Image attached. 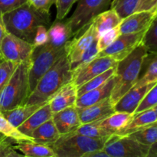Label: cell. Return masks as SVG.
<instances>
[{
	"instance_id": "f546056e",
	"label": "cell",
	"mask_w": 157,
	"mask_h": 157,
	"mask_svg": "<svg viewBox=\"0 0 157 157\" xmlns=\"http://www.w3.org/2000/svg\"><path fill=\"white\" fill-rule=\"evenodd\" d=\"M115 67L109 69V70L106 71L104 73L91 78L88 81H87L85 84H84L83 85L78 87V98L79 96H81V95L90 91V90L101 87L106 81H108L111 77H113L114 75Z\"/></svg>"
},
{
	"instance_id": "7a4b0ae2",
	"label": "cell",
	"mask_w": 157,
	"mask_h": 157,
	"mask_svg": "<svg viewBox=\"0 0 157 157\" xmlns=\"http://www.w3.org/2000/svg\"><path fill=\"white\" fill-rule=\"evenodd\" d=\"M2 18L7 32L32 44L38 26L49 23V14L37 10L29 2L2 14Z\"/></svg>"
},
{
	"instance_id": "7402d4cb",
	"label": "cell",
	"mask_w": 157,
	"mask_h": 157,
	"mask_svg": "<svg viewBox=\"0 0 157 157\" xmlns=\"http://www.w3.org/2000/svg\"><path fill=\"white\" fill-rule=\"evenodd\" d=\"M157 82V52H148L143 61L140 73L133 87Z\"/></svg>"
},
{
	"instance_id": "d6a6232c",
	"label": "cell",
	"mask_w": 157,
	"mask_h": 157,
	"mask_svg": "<svg viewBox=\"0 0 157 157\" xmlns=\"http://www.w3.org/2000/svg\"><path fill=\"white\" fill-rule=\"evenodd\" d=\"M98 37L94 40V41L92 42V44H90V47L84 52V54L81 55L80 59L78 60L76 63H75L74 64L71 65V72L77 70V69L81 68L83 66L87 64V63L90 62L92 60H94V58H96L98 56V55H99L100 53V51L99 49H98Z\"/></svg>"
},
{
	"instance_id": "4316f807",
	"label": "cell",
	"mask_w": 157,
	"mask_h": 157,
	"mask_svg": "<svg viewBox=\"0 0 157 157\" xmlns=\"http://www.w3.org/2000/svg\"><path fill=\"white\" fill-rule=\"evenodd\" d=\"M44 104L29 105V104H25L21 106H18L15 108L12 109V110L2 112L1 113L12 125L18 128L29 117L32 116L37 110L42 107Z\"/></svg>"
},
{
	"instance_id": "6da1fadb",
	"label": "cell",
	"mask_w": 157,
	"mask_h": 157,
	"mask_svg": "<svg viewBox=\"0 0 157 157\" xmlns=\"http://www.w3.org/2000/svg\"><path fill=\"white\" fill-rule=\"evenodd\" d=\"M72 72L66 52L43 75L29 94L25 104H44L63 87L71 81Z\"/></svg>"
},
{
	"instance_id": "c3c4849f",
	"label": "cell",
	"mask_w": 157,
	"mask_h": 157,
	"mask_svg": "<svg viewBox=\"0 0 157 157\" xmlns=\"http://www.w3.org/2000/svg\"><path fill=\"white\" fill-rule=\"evenodd\" d=\"M112 1H113V0H112Z\"/></svg>"
},
{
	"instance_id": "5b68a950",
	"label": "cell",
	"mask_w": 157,
	"mask_h": 157,
	"mask_svg": "<svg viewBox=\"0 0 157 157\" xmlns=\"http://www.w3.org/2000/svg\"><path fill=\"white\" fill-rule=\"evenodd\" d=\"M107 139L92 138L71 132L61 135L59 139L49 147L57 157H84L85 154L104 149Z\"/></svg>"
},
{
	"instance_id": "4dcf8cb0",
	"label": "cell",
	"mask_w": 157,
	"mask_h": 157,
	"mask_svg": "<svg viewBox=\"0 0 157 157\" xmlns=\"http://www.w3.org/2000/svg\"><path fill=\"white\" fill-rule=\"evenodd\" d=\"M129 136L138 142L150 147L157 141V121L138 131L129 134Z\"/></svg>"
},
{
	"instance_id": "9c48e42d",
	"label": "cell",
	"mask_w": 157,
	"mask_h": 157,
	"mask_svg": "<svg viewBox=\"0 0 157 157\" xmlns=\"http://www.w3.org/2000/svg\"><path fill=\"white\" fill-rule=\"evenodd\" d=\"M35 47L30 42L24 41L7 32L1 44V54L3 60L20 64L31 61Z\"/></svg>"
},
{
	"instance_id": "74e56055",
	"label": "cell",
	"mask_w": 157,
	"mask_h": 157,
	"mask_svg": "<svg viewBox=\"0 0 157 157\" xmlns=\"http://www.w3.org/2000/svg\"><path fill=\"white\" fill-rule=\"evenodd\" d=\"M10 139L0 133V157H22L14 148Z\"/></svg>"
},
{
	"instance_id": "d590c367",
	"label": "cell",
	"mask_w": 157,
	"mask_h": 157,
	"mask_svg": "<svg viewBox=\"0 0 157 157\" xmlns=\"http://www.w3.org/2000/svg\"><path fill=\"white\" fill-rule=\"evenodd\" d=\"M18 64V63L6 60L0 61V91L9 81Z\"/></svg>"
},
{
	"instance_id": "7c38bea8",
	"label": "cell",
	"mask_w": 157,
	"mask_h": 157,
	"mask_svg": "<svg viewBox=\"0 0 157 157\" xmlns=\"http://www.w3.org/2000/svg\"><path fill=\"white\" fill-rule=\"evenodd\" d=\"M81 35H78L72 41H68L65 44V52L68 58L70 64L72 65L76 63L84 52L90 47V44L95 38L98 37L94 25L93 23H90L85 30L81 32Z\"/></svg>"
},
{
	"instance_id": "5bb4252c",
	"label": "cell",
	"mask_w": 157,
	"mask_h": 157,
	"mask_svg": "<svg viewBox=\"0 0 157 157\" xmlns=\"http://www.w3.org/2000/svg\"><path fill=\"white\" fill-rule=\"evenodd\" d=\"M156 83L146 84L140 87H133L127 92L114 105L115 111L127 112L134 114L135 110L149 90Z\"/></svg>"
},
{
	"instance_id": "b9f144b4",
	"label": "cell",
	"mask_w": 157,
	"mask_h": 157,
	"mask_svg": "<svg viewBox=\"0 0 157 157\" xmlns=\"http://www.w3.org/2000/svg\"><path fill=\"white\" fill-rule=\"evenodd\" d=\"M27 2V0H0V13L4 14Z\"/></svg>"
},
{
	"instance_id": "7dc6e473",
	"label": "cell",
	"mask_w": 157,
	"mask_h": 157,
	"mask_svg": "<svg viewBox=\"0 0 157 157\" xmlns=\"http://www.w3.org/2000/svg\"><path fill=\"white\" fill-rule=\"evenodd\" d=\"M153 109H154L155 112H156V115H157V105L155 106V107H153Z\"/></svg>"
},
{
	"instance_id": "bcb514c9",
	"label": "cell",
	"mask_w": 157,
	"mask_h": 157,
	"mask_svg": "<svg viewBox=\"0 0 157 157\" xmlns=\"http://www.w3.org/2000/svg\"><path fill=\"white\" fill-rule=\"evenodd\" d=\"M147 157H157V141L150 147Z\"/></svg>"
},
{
	"instance_id": "44dd1931",
	"label": "cell",
	"mask_w": 157,
	"mask_h": 157,
	"mask_svg": "<svg viewBox=\"0 0 157 157\" xmlns=\"http://www.w3.org/2000/svg\"><path fill=\"white\" fill-rule=\"evenodd\" d=\"M48 41L51 44L56 47H64L67 41L73 35L71 28L67 21L57 20L48 30Z\"/></svg>"
},
{
	"instance_id": "2e32d148",
	"label": "cell",
	"mask_w": 157,
	"mask_h": 157,
	"mask_svg": "<svg viewBox=\"0 0 157 157\" xmlns=\"http://www.w3.org/2000/svg\"><path fill=\"white\" fill-rule=\"evenodd\" d=\"M52 120L61 135L73 132L81 125L78 109L76 105L67 107L58 113H54Z\"/></svg>"
},
{
	"instance_id": "603a6c76",
	"label": "cell",
	"mask_w": 157,
	"mask_h": 157,
	"mask_svg": "<svg viewBox=\"0 0 157 157\" xmlns=\"http://www.w3.org/2000/svg\"><path fill=\"white\" fill-rule=\"evenodd\" d=\"M30 136H32L36 143L50 146L59 139L61 134L52 118L34 130Z\"/></svg>"
},
{
	"instance_id": "83f0119b",
	"label": "cell",
	"mask_w": 157,
	"mask_h": 157,
	"mask_svg": "<svg viewBox=\"0 0 157 157\" xmlns=\"http://www.w3.org/2000/svg\"><path fill=\"white\" fill-rule=\"evenodd\" d=\"M0 133L6 136L15 144L25 142V141L35 142L33 138L22 133L17 127L12 125L1 113H0Z\"/></svg>"
},
{
	"instance_id": "30bf717a",
	"label": "cell",
	"mask_w": 157,
	"mask_h": 157,
	"mask_svg": "<svg viewBox=\"0 0 157 157\" xmlns=\"http://www.w3.org/2000/svg\"><path fill=\"white\" fill-rule=\"evenodd\" d=\"M117 63L110 56H98L82 67L72 71L71 81L77 87H79L91 78L115 67Z\"/></svg>"
},
{
	"instance_id": "7bdbcfd3",
	"label": "cell",
	"mask_w": 157,
	"mask_h": 157,
	"mask_svg": "<svg viewBox=\"0 0 157 157\" xmlns=\"http://www.w3.org/2000/svg\"><path fill=\"white\" fill-rule=\"evenodd\" d=\"M156 7H157V0H140L135 12L150 10Z\"/></svg>"
},
{
	"instance_id": "cb8c5ba5",
	"label": "cell",
	"mask_w": 157,
	"mask_h": 157,
	"mask_svg": "<svg viewBox=\"0 0 157 157\" xmlns=\"http://www.w3.org/2000/svg\"><path fill=\"white\" fill-rule=\"evenodd\" d=\"M157 121V115L154 109L150 108L133 114L130 124L124 129L119 135H129L138 131Z\"/></svg>"
},
{
	"instance_id": "f1b7e54d",
	"label": "cell",
	"mask_w": 157,
	"mask_h": 157,
	"mask_svg": "<svg viewBox=\"0 0 157 157\" xmlns=\"http://www.w3.org/2000/svg\"><path fill=\"white\" fill-rule=\"evenodd\" d=\"M73 133L88 136V137L104 138V139H108L110 136L113 135L110 132L100 127L97 122L81 124L78 128L74 130Z\"/></svg>"
},
{
	"instance_id": "836d02e7",
	"label": "cell",
	"mask_w": 157,
	"mask_h": 157,
	"mask_svg": "<svg viewBox=\"0 0 157 157\" xmlns=\"http://www.w3.org/2000/svg\"><path fill=\"white\" fill-rule=\"evenodd\" d=\"M142 43L148 52H157V17L146 31Z\"/></svg>"
},
{
	"instance_id": "d4e9b609",
	"label": "cell",
	"mask_w": 157,
	"mask_h": 157,
	"mask_svg": "<svg viewBox=\"0 0 157 157\" xmlns=\"http://www.w3.org/2000/svg\"><path fill=\"white\" fill-rule=\"evenodd\" d=\"M122 18L113 9H107L97 15L91 22L94 25L98 36L101 34L117 27L121 24Z\"/></svg>"
},
{
	"instance_id": "ac0fdd59",
	"label": "cell",
	"mask_w": 157,
	"mask_h": 157,
	"mask_svg": "<svg viewBox=\"0 0 157 157\" xmlns=\"http://www.w3.org/2000/svg\"><path fill=\"white\" fill-rule=\"evenodd\" d=\"M114 84V75L106 81L101 87L90 90L78 98L76 101V107L78 108L88 107L93 105L102 100L110 97V93Z\"/></svg>"
},
{
	"instance_id": "ba28073f",
	"label": "cell",
	"mask_w": 157,
	"mask_h": 157,
	"mask_svg": "<svg viewBox=\"0 0 157 157\" xmlns=\"http://www.w3.org/2000/svg\"><path fill=\"white\" fill-rule=\"evenodd\" d=\"M104 150L110 157H147L150 146L129 135L113 134L106 141Z\"/></svg>"
},
{
	"instance_id": "ee69618b",
	"label": "cell",
	"mask_w": 157,
	"mask_h": 157,
	"mask_svg": "<svg viewBox=\"0 0 157 157\" xmlns=\"http://www.w3.org/2000/svg\"><path fill=\"white\" fill-rule=\"evenodd\" d=\"M6 33H7V31H6L4 21H3L2 14L0 13V61H3L2 57V54H1V44H2V41L3 38H4L5 35H6Z\"/></svg>"
},
{
	"instance_id": "e0dca14e",
	"label": "cell",
	"mask_w": 157,
	"mask_h": 157,
	"mask_svg": "<svg viewBox=\"0 0 157 157\" xmlns=\"http://www.w3.org/2000/svg\"><path fill=\"white\" fill-rule=\"evenodd\" d=\"M78 99V87L70 81L63 86L49 101L52 113H55L67 107L76 104Z\"/></svg>"
},
{
	"instance_id": "484cf974",
	"label": "cell",
	"mask_w": 157,
	"mask_h": 157,
	"mask_svg": "<svg viewBox=\"0 0 157 157\" xmlns=\"http://www.w3.org/2000/svg\"><path fill=\"white\" fill-rule=\"evenodd\" d=\"M17 151L24 156L29 157H57L54 150L49 146L38 144L36 142L16 143L13 145Z\"/></svg>"
},
{
	"instance_id": "1f68e13d",
	"label": "cell",
	"mask_w": 157,
	"mask_h": 157,
	"mask_svg": "<svg viewBox=\"0 0 157 157\" xmlns=\"http://www.w3.org/2000/svg\"><path fill=\"white\" fill-rule=\"evenodd\" d=\"M140 0H113L110 9L117 12L121 18H124L136 11Z\"/></svg>"
},
{
	"instance_id": "3957f363",
	"label": "cell",
	"mask_w": 157,
	"mask_h": 157,
	"mask_svg": "<svg viewBox=\"0 0 157 157\" xmlns=\"http://www.w3.org/2000/svg\"><path fill=\"white\" fill-rule=\"evenodd\" d=\"M147 54L148 51L141 42L128 56L118 61L115 67L114 84L110 95L113 106L136 84Z\"/></svg>"
},
{
	"instance_id": "8992f818",
	"label": "cell",
	"mask_w": 157,
	"mask_h": 157,
	"mask_svg": "<svg viewBox=\"0 0 157 157\" xmlns=\"http://www.w3.org/2000/svg\"><path fill=\"white\" fill-rule=\"evenodd\" d=\"M65 52L64 47H56L50 43L35 47L30 61L29 71L30 93L44 73Z\"/></svg>"
},
{
	"instance_id": "ab89813d",
	"label": "cell",
	"mask_w": 157,
	"mask_h": 157,
	"mask_svg": "<svg viewBox=\"0 0 157 157\" xmlns=\"http://www.w3.org/2000/svg\"><path fill=\"white\" fill-rule=\"evenodd\" d=\"M48 33L46 25H40L37 28L32 44L34 47H38V46L45 44L46 43H48Z\"/></svg>"
},
{
	"instance_id": "ffe728a7",
	"label": "cell",
	"mask_w": 157,
	"mask_h": 157,
	"mask_svg": "<svg viewBox=\"0 0 157 157\" xmlns=\"http://www.w3.org/2000/svg\"><path fill=\"white\" fill-rule=\"evenodd\" d=\"M133 117V113L115 111L107 117L95 122L98 123L100 127L110 132L112 134H120L130 124Z\"/></svg>"
},
{
	"instance_id": "8d00e7d4",
	"label": "cell",
	"mask_w": 157,
	"mask_h": 157,
	"mask_svg": "<svg viewBox=\"0 0 157 157\" xmlns=\"http://www.w3.org/2000/svg\"><path fill=\"white\" fill-rule=\"evenodd\" d=\"M156 105H157V82L144 97L143 101L135 110L134 114L148 109L153 108Z\"/></svg>"
},
{
	"instance_id": "9a60e30c",
	"label": "cell",
	"mask_w": 157,
	"mask_h": 157,
	"mask_svg": "<svg viewBox=\"0 0 157 157\" xmlns=\"http://www.w3.org/2000/svg\"><path fill=\"white\" fill-rule=\"evenodd\" d=\"M81 124L99 121L107 117L115 112L114 106L111 103L110 97L88 107L78 108Z\"/></svg>"
},
{
	"instance_id": "e575fe53",
	"label": "cell",
	"mask_w": 157,
	"mask_h": 157,
	"mask_svg": "<svg viewBox=\"0 0 157 157\" xmlns=\"http://www.w3.org/2000/svg\"><path fill=\"white\" fill-rule=\"evenodd\" d=\"M121 35L120 25L98 36V46L100 52L113 44L115 40Z\"/></svg>"
},
{
	"instance_id": "60d3db41",
	"label": "cell",
	"mask_w": 157,
	"mask_h": 157,
	"mask_svg": "<svg viewBox=\"0 0 157 157\" xmlns=\"http://www.w3.org/2000/svg\"><path fill=\"white\" fill-rule=\"evenodd\" d=\"M56 0H27V2L32 5L37 10L44 13L49 14L52 5L55 4Z\"/></svg>"
},
{
	"instance_id": "d6986e66",
	"label": "cell",
	"mask_w": 157,
	"mask_h": 157,
	"mask_svg": "<svg viewBox=\"0 0 157 157\" xmlns=\"http://www.w3.org/2000/svg\"><path fill=\"white\" fill-rule=\"evenodd\" d=\"M53 117V113L51 109L49 101L44 104L42 107L37 110L32 116L29 117L22 124L18 127V130L24 134L30 136L31 133L38 128L39 126L45 123L46 121L52 119ZM32 137V136H31Z\"/></svg>"
},
{
	"instance_id": "f6af8a7d",
	"label": "cell",
	"mask_w": 157,
	"mask_h": 157,
	"mask_svg": "<svg viewBox=\"0 0 157 157\" xmlns=\"http://www.w3.org/2000/svg\"><path fill=\"white\" fill-rule=\"evenodd\" d=\"M84 157H110L104 151V149H101V150H95V151L91 152V153H88L87 154H85Z\"/></svg>"
},
{
	"instance_id": "8fae6325",
	"label": "cell",
	"mask_w": 157,
	"mask_h": 157,
	"mask_svg": "<svg viewBox=\"0 0 157 157\" xmlns=\"http://www.w3.org/2000/svg\"><path fill=\"white\" fill-rule=\"evenodd\" d=\"M146 31L133 34H121L113 44L101 51L98 56H110L117 62L121 61L142 42Z\"/></svg>"
},
{
	"instance_id": "52a82bcc",
	"label": "cell",
	"mask_w": 157,
	"mask_h": 157,
	"mask_svg": "<svg viewBox=\"0 0 157 157\" xmlns=\"http://www.w3.org/2000/svg\"><path fill=\"white\" fill-rule=\"evenodd\" d=\"M111 2L112 0H78L76 9L67 19L73 35L82 32L97 15L109 9Z\"/></svg>"
},
{
	"instance_id": "4fadbf2b",
	"label": "cell",
	"mask_w": 157,
	"mask_h": 157,
	"mask_svg": "<svg viewBox=\"0 0 157 157\" xmlns=\"http://www.w3.org/2000/svg\"><path fill=\"white\" fill-rule=\"evenodd\" d=\"M157 17V7L150 10L138 11L123 18L120 24L121 34H133L147 30Z\"/></svg>"
},
{
	"instance_id": "f35d334b",
	"label": "cell",
	"mask_w": 157,
	"mask_h": 157,
	"mask_svg": "<svg viewBox=\"0 0 157 157\" xmlns=\"http://www.w3.org/2000/svg\"><path fill=\"white\" fill-rule=\"evenodd\" d=\"M78 1V0H56L55 2L57 9L56 19H64L69 13L73 5Z\"/></svg>"
},
{
	"instance_id": "277c9868",
	"label": "cell",
	"mask_w": 157,
	"mask_h": 157,
	"mask_svg": "<svg viewBox=\"0 0 157 157\" xmlns=\"http://www.w3.org/2000/svg\"><path fill=\"white\" fill-rule=\"evenodd\" d=\"M29 66L30 61L18 64L9 81L0 91V113L26 103L30 94Z\"/></svg>"
}]
</instances>
